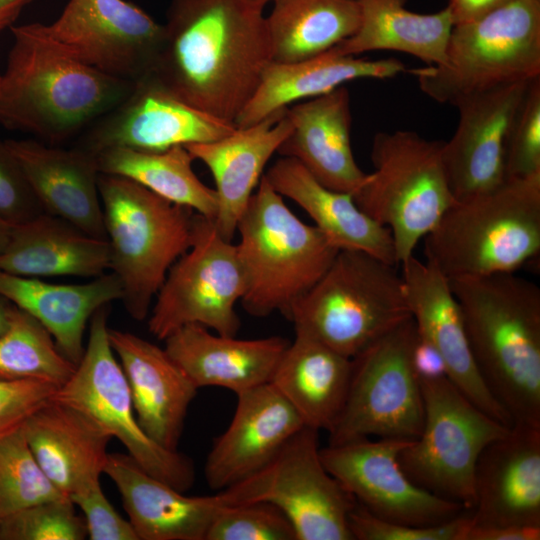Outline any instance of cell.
Here are the masks:
<instances>
[{"instance_id":"obj_17","label":"cell","mask_w":540,"mask_h":540,"mask_svg":"<svg viewBox=\"0 0 540 540\" xmlns=\"http://www.w3.org/2000/svg\"><path fill=\"white\" fill-rule=\"evenodd\" d=\"M235 129L233 123L183 101L150 72L135 81L122 102L85 129L74 146L95 155L115 147L160 152L216 141Z\"/></svg>"},{"instance_id":"obj_26","label":"cell","mask_w":540,"mask_h":540,"mask_svg":"<svg viewBox=\"0 0 540 540\" xmlns=\"http://www.w3.org/2000/svg\"><path fill=\"white\" fill-rule=\"evenodd\" d=\"M286 112L292 130L277 154L297 160L325 187L352 194L367 173L360 169L352 151L348 89L340 86Z\"/></svg>"},{"instance_id":"obj_33","label":"cell","mask_w":540,"mask_h":540,"mask_svg":"<svg viewBox=\"0 0 540 540\" xmlns=\"http://www.w3.org/2000/svg\"><path fill=\"white\" fill-rule=\"evenodd\" d=\"M352 358L295 333L270 383L291 404L305 427L329 432L346 399Z\"/></svg>"},{"instance_id":"obj_39","label":"cell","mask_w":540,"mask_h":540,"mask_svg":"<svg viewBox=\"0 0 540 540\" xmlns=\"http://www.w3.org/2000/svg\"><path fill=\"white\" fill-rule=\"evenodd\" d=\"M85 521L69 497L31 505L0 518V540H83Z\"/></svg>"},{"instance_id":"obj_53","label":"cell","mask_w":540,"mask_h":540,"mask_svg":"<svg viewBox=\"0 0 540 540\" xmlns=\"http://www.w3.org/2000/svg\"><path fill=\"white\" fill-rule=\"evenodd\" d=\"M0 82H1V74H0Z\"/></svg>"},{"instance_id":"obj_40","label":"cell","mask_w":540,"mask_h":540,"mask_svg":"<svg viewBox=\"0 0 540 540\" xmlns=\"http://www.w3.org/2000/svg\"><path fill=\"white\" fill-rule=\"evenodd\" d=\"M206 540H296L286 515L268 502L226 506L211 524Z\"/></svg>"},{"instance_id":"obj_23","label":"cell","mask_w":540,"mask_h":540,"mask_svg":"<svg viewBox=\"0 0 540 540\" xmlns=\"http://www.w3.org/2000/svg\"><path fill=\"white\" fill-rule=\"evenodd\" d=\"M104 474L117 487L138 540H206L214 519L229 505L221 492L185 495L127 453H109Z\"/></svg>"},{"instance_id":"obj_20","label":"cell","mask_w":540,"mask_h":540,"mask_svg":"<svg viewBox=\"0 0 540 540\" xmlns=\"http://www.w3.org/2000/svg\"><path fill=\"white\" fill-rule=\"evenodd\" d=\"M475 526H540V426L514 423L474 471Z\"/></svg>"},{"instance_id":"obj_12","label":"cell","mask_w":540,"mask_h":540,"mask_svg":"<svg viewBox=\"0 0 540 540\" xmlns=\"http://www.w3.org/2000/svg\"><path fill=\"white\" fill-rule=\"evenodd\" d=\"M418 337L412 317L352 358L343 408L331 428L329 444L378 437L416 439L424 404L411 364Z\"/></svg>"},{"instance_id":"obj_46","label":"cell","mask_w":540,"mask_h":540,"mask_svg":"<svg viewBox=\"0 0 540 540\" xmlns=\"http://www.w3.org/2000/svg\"><path fill=\"white\" fill-rule=\"evenodd\" d=\"M411 364L418 379L447 377L446 366L439 352L419 336L412 348Z\"/></svg>"},{"instance_id":"obj_50","label":"cell","mask_w":540,"mask_h":540,"mask_svg":"<svg viewBox=\"0 0 540 540\" xmlns=\"http://www.w3.org/2000/svg\"><path fill=\"white\" fill-rule=\"evenodd\" d=\"M13 304L0 295V333L7 327Z\"/></svg>"},{"instance_id":"obj_45","label":"cell","mask_w":540,"mask_h":540,"mask_svg":"<svg viewBox=\"0 0 540 540\" xmlns=\"http://www.w3.org/2000/svg\"><path fill=\"white\" fill-rule=\"evenodd\" d=\"M84 515L90 540H138L128 519H124L96 484L69 497Z\"/></svg>"},{"instance_id":"obj_48","label":"cell","mask_w":540,"mask_h":540,"mask_svg":"<svg viewBox=\"0 0 540 540\" xmlns=\"http://www.w3.org/2000/svg\"><path fill=\"white\" fill-rule=\"evenodd\" d=\"M512 0H448L454 25L476 20Z\"/></svg>"},{"instance_id":"obj_14","label":"cell","mask_w":540,"mask_h":540,"mask_svg":"<svg viewBox=\"0 0 540 540\" xmlns=\"http://www.w3.org/2000/svg\"><path fill=\"white\" fill-rule=\"evenodd\" d=\"M246 280L236 244L224 239L212 220L197 215L190 248L171 266L148 315L149 332L164 340L178 328L198 324L236 336Z\"/></svg>"},{"instance_id":"obj_36","label":"cell","mask_w":540,"mask_h":540,"mask_svg":"<svg viewBox=\"0 0 540 540\" xmlns=\"http://www.w3.org/2000/svg\"><path fill=\"white\" fill-rule=\"evenodd\" d=\"M96 160L102 174L127 178L212 221L216 217V192L197 177L194 158L184 146L160 152L108 148L98 152Z\"/></svg>"},{"instance_id":"obj_32","label":"cell","mask_w":540,"mask_h":540,"mask_svg":"<svg viewBox=\"0 0 540 540\" xmlns=\"http://www.w3.org/2000/svg\"><path fill=\"white\" fill-rule=\"evenodd\" d=\"M405 71L396 58L375 60L330 52L294 63L271 61L234 125H253L294 102L321 96L352 80L388 79Z\"/></svg>"},{"instance_id":"obj_3","label":"cell","mask_w":540,"mask_h":540,"mask_svg":"<svg viewBox=\"0 0 540 540\" xmlns=\"http://www.w3.org/2000/svg\"><path fill=\"white\" fill-rule=\"evenodd\" d=\"M0 82V123L57 146L122 102L135 82L106 74L51 46L34 23L12 26Z\"/></svg>"},{"instance_id":"obj_37","label":"cell","mask_w":540,"mask_h":540,"mask_svg":"<svg viewBox=\"0 0 540 540\" xmlns=\"http://www.w3.org/2000/svg\"><path fill=\"white\" fill-rule=\"evenodd\" d=\"M76 365L57 347L49 331L33 316L13 305L0 333V379L38 380L62 386Z\"/></svg>"},{"instance_id":"obj_21","label":"cell","mask_w":540,"mask_h":540,"mask_svg":"<svg viewBox=\"0 0 540 540\" xmlns=\"http://www.w3.org/2000/svg\"><path fill=\"white\" fill-rule=\"evenodd\" d=\"M236 396L232 420L213 442L204 464L206 483L218 492L260 470L305 427L270 382Z\"/></svg>"},{"instance_id":"obj_34","label":"cell","mask_w":540,"mask_h":540,"mask_svg":"<svg viewBox=\"0 0 540 540\" xmlns=\"http://www.w3.org/2000/svg\"><path fill=\"white\" fill-rule=\"evenodd\" d=\"M406 2L357 0L360 22L356 32L328 52L356 56L375 50H392L412 55L427 65H443L454 26L449 8L422 14L408 10Z\"/></svg>"},{"instance_id":"obj_19","label":"cell","mask_w":540,"mask_h":540,"mask_svg":"<svg viewBox=\"0 0 540 540\" xmlns=\"http://www.w3.org/2000/svg\"><path fill=\"white\" fill-rule=\"evenodd\" d=\"M406 295L418 336L441 355L447 378L479 409L501 423L513 421L484 382L475 363L460 305L448 279L414 255L401 264Z\"/></svg>"},{"instance_id":"obj_42","label":"cell","mask_w":540,"mask_h":540,"mask_svg":"<svg viewBox=\"0 0 540 540\" xmlns=\"http://www.w3.org/2000/svg\"><path fill=\"white\" fill-rule=\"evenodd\" d=\"M471 511L431 526H412L374 516L358 502L349 515L353 540H464Z\"/></svg>"},{"instance_id":"obj_25","label":"cell","mask_w":540,"mask_h":540,"mask_svg":"<svg viewBox=\"0 0 540 540\" xmlns=\"http://www.w3.org/2000/svg\"><path fill=\"white\" fill-rule=\"evenodd\" d=\"M44 212L106 239L96 155L35 139L6 140Z\"/></svg>"},{"instance_id":"obj_6","label":"cell","mask_w":540,"mask_h":540,"mask_svg":"<svg viewBox=\"0 0 540 540\" xmlns=\"http://www.w3.org/2000/svg\"><path fill=\"white\" fill-rule=\"evenodd\" d=\"M236 244L246 289L244 310L255 317L284 316L325 274L339 249L300 220L263 175L243 212Z\"/></svg>"},{"instance_id":"obj_5","label":"cell","mask_w":540,"mask_h":540,"mask_svg":"<svg viewBox=\"0 0 540 540\" xmlns=\"http://www.w3.org/2000/svg\"><path fill=\"white\" fill-rule=\"evenodd\" d=\"M110 270L136 321L148 318L171 266L191 246L197 213L127 178L99 174Z\"/></svg>"},{"instance_id":"obj_4","label":"cell","mask_w":540,"mask_h":540,"mask_svg":"<svg viewBox=\"0 0 540 540\" xmlns=\"http://www.w3.org/2000/svg\"><path fill=\"white\" fill-rule=\"evenodd\" d=\"M424 239L447 279L515 273L540 252V174L454 201Z\"/></svg>"},{"instance_id":"obj_10","label":"cell","mask_w":540,"mask_h":540,"mask_svg":"<svg viewBox=\"0 0 540 540\" xmlns=\"http://www.w3.org/2000/svg\"><path fill=\"white\" fill-rule=\"evenodd\" d=\"M419 382L423 427L399 454L400 466L417 486L472 511L478 457L511 426L479 409L447 377Z\"/></svg>"},{"instance_id":"obj_18","label":"cell","mask_w":540,"mask_h":540,"mask_svg":"<svg viewBox=\"0 0 540 540\" xmlns=\"http://www.w3.org/2000/svg\"><path fill=\"white\" fill-rule=\"evenodd\" d=\"M531 81L499 86L457 104L458 126L444 141L442 153L455 201L491 191L506 180L508 132Z\"/></svg>"},{"instance_id":"obj_44","label":"cell","mask_w":540,"mask_h":540,"mask_svg":"<svg viewBox=\"0 0 540 540\" xmlns=\"http://www.w3.org/2000/svg\"><path fill=\"white\" fill-rule=\"evenodd\" d=\"M57 389L38 380L0 379V438L21 428Z\"/></svg>"},{"instance_id":"obj_1","label":"cell","mask_w":540,"mask_h":540,"mask_svg":"<svg viewBox=\"0 0 540 540\" xmlns=\"http://www.w3.org/2000/svg\"><path fill=\"white\" fill-rule=\"evenodd\" d=\"M254 0H170L153 73L191 106L233 123L272 61Z\"/></svg>"},{"instance_id":"obj_7","label":"cell","mask_w":540,"mask_h":540,"mask_svg":"<svg viewBox=\"0 0 540 540\" xmlns=\"http://www.w3.org/2000/svg\"><path fill=\"white\" fill-rule=\"evenodd\" d=\"M285 317L295 333L353 358L412 315L396 265L362 251L339 250Z\"/></svg>"},{"instance_id":"obj_51","label":"cell","mask_w":540,"mask_h":540,"mask_svg":"<svg viewBox=\"0 0 540 540\" xmlns=\"http://www.w3.org/2000/svg\"><path fill=\"white\" fill-rule=\"evenodd\" d=\"M12 225L0 222V254L3 252L9 241Z\"/></svg>"},{"instance_id":"obj_8","label":"cell","mask_w":540,"mask_h":540,"mask_svg":"<svg viewBox=\"0 0 540 540\" xmlns=\"http://www.w3.org/2000/svg\"><path fill=\"white\" fill-rule=\"evenodd\" d=\"M410 73L423 93L453 106L472 95L540 77V1L512 0L454 25L444 64Z\"/></svg>"},{"instance_id":"obj_13","label":"cell","mask_w":540,"mask_h":540,"mask_svg":"<svg viewBox=\"0 0 540 540\" xmlns=\"http://www.w3.org/2000/svg\"><path fill=\"white\" fill-rule=\"evenodd\" d=\"M318 433L303 427L268 464L219 492L229 505H275L296 540H353L349 515L357 501L325 468Z\"/></svg>"},{"instance_id":"obj_27","label":"cell","mask_w":540,"mask_h":540,"mask_svg":"<svg viewBox=\"0 0 540 540\" xmlns=\"http://www.w3.org/2000/svg\"><path fill=\"white\" fill-rule=\"evenodd\" d=\"M164 349L195 386H215L235 394L269 383L289 344L280 336L238 339L188 324L165 339Z\"/></svg>"},{"instance_id":"obj_29","label":"cell","mask_w":540,"mask_h":540,"mask_svg":"<svg viewBox=\"0 0 540 540\" xmlns=\"http://www.w3.org/2000/svg\"><path fill=\"white\" fill-rule=\"evenodd\" d=\"M264 176L276 192L300 206L337 249L362 251L398 265L389 229L365 214L352 194L325 187L290 157L281 156Z\"/></svg>"},{"instance_id":"obj_24","label":"cell","mask_w":540,"mask_h":540,"mask_svg":"<svg viewBox=\"0 0 540 540\" xmlns=\"http://www.w3.org/2000/svg\"><path fill=\"white\" fill-rule=\"evenodd\" d=\"M286 110L216 141L184 146L213 176L218 200L213 223L226 240L232 241L266 164L292 130Z\"/></svg>"},{"instance_id":"obj_16","label":"cell","mask_w":540,"mask_h":540,"mask_svg":"<svg viewBox=\"0 0 540 540\" xmlns=\"http://www.w3.org/2000/svg\"><path fill=\"white\" fill-rule=\"evenodd\" d=\"M413 439L360 438L320 448L327 471L376 517L391 522L431 526L451 520L464 511L454 501L437 496L413 483L398 457Z\"/></svg>"},{"instance_id":"obj_30","label":"cell","mask_w":540,"mask_h":540,"mask_svg":"<svg viewBox=\"0 0 540 540\" xmlns=\"http://www.w3.org/2000/svg\"><path fill=\"white\" fill-rule=\"evenodd\" d=\"M0 295L37 319L61 353L77 365L84 353V334L92 315L121 300L122 287L113 272L82 284H55L0 270Z\"/></svg>"},{"instance_id":"obj_35","label":"cell","mask_w":540,"mask_h":540,"mask_svg":"<svg viewBox=\"0 0 540 540\" xmlns=\"http://www.w3.org/2000/svg\"><path fill=\"white\" fill-rule=\"evenodd\" d=\"M266 16L271 59L294 63L318 57L350 38L360 22L357 0H273Z\"/></svg>"},{"instance_id":"obj_43","label":"cell","mask_w":540,"mask_h":540,"mask_svg":"<svg viewBox=\"0 0 540 540\" xmlns=\"http://www.w3.org/2000/svg\"><path fill=\"white\" fill-rule=\"evenodd\" d=\"M43 212L19 162L0 139V222L15 225Z\"/></svg>"},{"instance_id":"obj_22","label":"cell","mask_w":540,"mask_h":540,"mask_svg":"<svg viewBox=\"0 0 540 540\" xmlns=\"http://www.w3.org/2000/svg\"><path fill=\"white\" fill-rule=\"evenodd\" d=\"M109 340L126 376L139 425L159 445L178 450L198 388L164 348L111 328Z\"/></svg>"},{"instance_id":"obj_11","label":"cell","mask_w":540,"mask_h":540,"mask_svg":"<svg viewBox=\"0 0 540 540\" xmlns=\"http://www.w3.org/2000/svg\"><path fill=\"white\" fill-rule=\"evenodd\" d=\"M108 305L89 321V335L72 376L52 399L71 406L118 439L147 473L186 492L195 481L189 457L152 440L138 423L126 376L109 340Z\"/></svg>"},{"instance_id":"obj_52","label":"cell","mask_w":540,"mask_h":540,"mask_svg":"<svg viewBox=\"0 0 540 540\" xmlns=\"http://www.w3.org/2000/svg\"><path fill=\"white\" fill-rule=\"evenodd\" d=\"M254 1L261 3L263 5H266L269 1H273V0H254Z\"/></svg>"},{"instance_id":"obj_9","label":"cell","mask_w":540,"mask_h":540,"mask_svg":"<svg viewBox=\"0 0 540 540\" xmlns=\"http://www.w3.org/2000/svg\"><path fill=\"white\" fill-rule=\"evenodd\" d=\"M443 145L410 130L377 133L371 148L374 171L352 193L365 214L389 229L398 264L414 255L455 201Z\"/></svg>"},{"instance_id":"obj_2","label":"cell","mask_w":540,"mask_h":540,"mask_svg":"<svg viewBox=\"0 0 540 540\" xmlns=\"http://www.w3.org/2000/svg\"><path fill=\"white\" fill-rule=\"evenodd\" d=\"M448 281L488 389L513 424L540 426V288L515 273Z\"/></svg>"},{"instance_id":"obj_38","label":"cell","mask_w":540,"mask_h":540,"mask_svg":"<svg viewBox=\"0 0 540 540\" xmlns=\"http://www.w3.org/2000/svg\"><path fill=\"white\" fill-rule=\"evenodd\" d=\"M65 497L41 469L22 427L0 438V518Z\"/></svg>"},{"instance_id":"obj_31","label":"cell","mask_w":540,"mask_h":540,"mask_svg":"<svg viewBox=\"0 0 540 540\" xmlns=\"http://www.w3.org/2000/svg\"><path fill=\"white\" fill-rule=\"evenodd\" d=\"M108 269L110 247L106 239L88 235L46 212L12 225L0 254V270L26 277L95 278Z\"/></svg>"},{"instance_id":"obj_47","label":"cell","mask_w":540,"mask_h":540,"mask_svg":"<svg viewBox=\"0 0 540 540\" xmlns=\"http://www.w3.org/2000/svg\"><path fill=\"white\" fill-rule=\"evenodd\" d=\"M540 526H469L464 540H539Z\"/></svg>"},{"instance_id":"obj_41","label":"cell","mask_w":540,"mask_h":540,"mask_svg":"<svg viewBox=\"0 0 540 540\" xmlns=\"http://www.w3.org/2000/svg\"><path fill=\"white\" fill-rule=\"evenodd\" d=\"M504 167L506 179L540 174V77L530 82L510 126Z\"/></svg>"},{"instance_id":"obj_54","label":"cell","mask_w":540,"mask_h":540,"mask_svg":"<svg viewBox=\"0 0 540 540\" xmlns=\"http://www.w3.org/2000/svg\"><path fill=\"white\" fill-rule=\"evenodd\" d=\"M540 1V0H539Z\"/></svg>"},{"instance_id":"obj_28","label":"cell","mask_w":540,"mask_h":540,"mask_svg":"<svg viewBox=\"0 0 540 540\" xmlns=\"http://www.w3.org/2000/svg\"><path fill=\"white\" fill-rule=\"evenodd\" d=\"M22 429L41 469L65 496L100 483L112 437L82 412L51 399Z\"/></svg>"},{"instance_id":"obj_15","label":"cell","mask_w":540,"mask_h":540,"mask_svg":"<svg viewBox=\"0 0 540 540\" xmlns=\"http://www.w3.org/2000/svg\"><path fill=\"white\" fill-rule=\"evenodd\" d=\"M37 32L61 53L129 81L153 71L163 24L125 0H69L51 24Z\"/></svg>"},{"instance_id":"obj_49","label":"cell","mask_w":540,"mask_h":540,"mask_svg":"<svg viewBox=\"0 0 540 540\" xmlns=\"http://www.w3.org/2000/svg\"><path fill=\"white\" fill-rule=\"evenodd\" d=\"M33 0H0V33L11 28L25 7Z\"/></svg>"}]
</instances>
